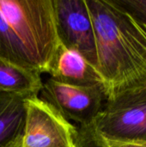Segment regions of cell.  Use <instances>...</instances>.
<instances>
[{"instance_id": "1", "label": "cell", "mask_w": 146, "mask_h": 147, "mask_svg": "<svg viewBox=\"0 0 146 147\" xmlns=\"http://www.w3.org/2000/svg\"><path fill=\"white\" fill-rule=\"evenodd\" d=\"M107 99L146 89V25L118 0H85Z\"/></svg>"}, {"instance_id": "2", "label": "cell", "mask_w": 146, "mask_h": 147, "mask_svg": "<svg viewBox=\"0 0 146 147\" xmlns=\"http://www.w3.org/2000/svg\"><path fill=\"white\" fill-rule=\"evenodd\" d=\"M59 42L52 0H0V59L48 73Z\"/></svg>"}, {"instance_id": "3", "label": "cell", "mask_w": 146, "mask_h": 147, "mask_svg": "<svg viewBox=\"0 0 146 147\" xmlns=\"http://www.w3.org/2000/svg\"><path fill=\"white\" fill-rule=\"evenodd\" d=\"M92 127L105 141H146V89L107 99Z\"/></svg>"}, {"instance_id": "4", "label": "cell", "mask_w": 146, "mask_h": 147, "mask_svg": "<svg viewBox=\"0 0 146 147\" xmlns=\"http://www.w3.org/2000/svg\"><path fill=\"white\" fill-rule=\"evenodd\" d=\"M25 103L22 147H77V127L38 96L27 98Z\"/></svg>"}, {"instance_id": "5", "label": "cell", "mask_w": 146, "mask_h": 147, "mask_svg": "<svg viewBox=\"0 0 146 147\" xmlns=\"http://www.w3.org/2000/svg\"><path fill=\"white\" fill-rule=\"evenodd\" d=\"M40 92L41 100L67 121H73L81 127L91 126L107 101L103 85L73 86L52 78L43 83Z\"/></svg>"}, {"instance_id": "6", "label": "cell", "mask_w": 146, "mask_h": 147, "mask_svg": "<svg viewBox=\"0 0 146 147\" xmlns=\"http://www.w3.org/2000/svg\"><path fill=\"white\" fill-rule=\"evenodd\" d=\"M59 42L81 54L97 70L93 22L85 0H52Z\"/></svg>"}, {"instance_id": "7", "label": "cell", "mask_w": 146, "mask_h": 147, "mask_svg": "<svg viewBox=\"0 0 146 147\" xmlns=\"http://www.w3.org/2000/svg\"><path fill=\"white\" fill-rule=\"evenodd\" d=\"M48 73L50 78L64 84L80 87L104 86L100 73L81 54L60 43L56 49Z\"/></svg>"}, {"instance_id": "8", "label": "cell", "mask_w": 146, "mask_h": 147, "mask_svg": "<svg viewBox=\"0 0 146 147\" xmlns=\"http://www.w3.org/2000/svg\"><path fill=\"white\" fill-rule=\"evenodd\" d=\"M27 98L0 91V147H22Z\"/></svg>"}, {"instance_id": "9", "label": "cell", "mask_w": 146, "mask_h": 147, "mask_svg": "<svg viewBox=\"0 0 146 147\" xmlns=\"http://www.w3.org/2000/svg\"><path fill=\"white\" fill-rule=\"evenodd\" d=\"M43 82L40 74L0 59V91L26 98L37 97Z\"/></svg>"}, {"instance_id": "10", "label": "cell", "mask_w": 146, "mask_h": 147, "mask_svg": "<svg viewBox=\"0 0 146 147\" xmlns=\"http://www.w3.org/2000/svg\"><path fill=\"white\" fill-rule=\"evenodd\" d=\"M77 147H108L95 132L92 125L77 127Z\"/></svg>"}, {"instance_id": "11", "label": "cell", "mask_w": 146, "mask_h": 147, "mask_svg": "<svg viewBox=\"0 0 146 147\" xmlns=\"http://www.w3.org/2000/svg\"><path fill=\"white\" fill-rule=\"evenodd\" d=\"M118 2L146 25V0H118Z\"/></svg>"}, {"instance_id": "12", "label": "cell", "mask_w": 146, "mask_h": 147, "mask_svg": "<svg viewBox=\"0 0 146 147\" xmlns=\"http://www.w3.org/2000/svg\"><path fill=\"white\" fill-rule=\"evenodd\" d=\"M105 142L108 146V147H146V141H137V142H108V141H105Z\"/></svg>"}]
</instances>
